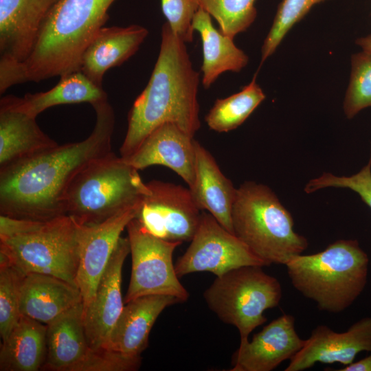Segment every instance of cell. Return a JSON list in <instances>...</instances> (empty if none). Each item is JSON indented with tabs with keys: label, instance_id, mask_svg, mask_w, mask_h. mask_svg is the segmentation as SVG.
I'll return each mask as SVG.
<instances>
[{
	"label": "cell",
	"instance_id": "1",
	"mask_svg": "<svg viewBox=\"0 0 371 371\" xmlns=\"http://www.w3.org/2000/svg\"><path fill=\"white\" fill-rule=\"evenodd\" d=\"M95 124L82 141L58 145L0 170V214L48 221L61 215L76 175L92 160L111 152L115 114L108 99L92 104Z\"/></svg>",
	"mask_w": 371,
	"mask_h": 371
},
{
	"label": "cell",
	"instance_id": "2",
	"mask_svg": "<svg viewBox=\"0 0 371 371\" xmlns=\"http://www.w3.org/2000/svg\"><path fill=\"white\" fill-rule=\"evenodd\" d=\"M199 84V74L192 66L186 43L165 23L150 78L129 111L120 157L131 155L155 128L165 123L194 137L201 126Z\"/></svg>",
	"mask_w": 371,
	"mask_h": 371
},
{
	"label": "cell",
	"instance_id": "3",
	"mask_svg": "<svg viewBox=\"0 0 371 371\" xmlns=\"http://www.w3.org/2000/svg\"><path fill=\"white\" fill-rule=\"evenodd\" d=\"M115 0H57L47 14L35 45L20 67L21 83L78 71L82 54L109 19Z\"/></svg>",
	"mask_w": 371,
	"mask_h": 371
},
{
	"label": "cell",
	"instance_id": "4",
	"mask_svg": "<svg viewBox=\"0 0 371 371\" xmlns=\"http://www.w3.org/2000/svg\"><path fill=\"white\" fill-rule=\"evenodd\" d=\"M369 258L357 240H338L324 250L300 254L285 266L293 286L314 301L318 309L338 313L363 291Z\"/></svg>",
	"mask_w": 371,
	"mask_h": 371
},
{
	"label": "cell",
	"instance_id": "5",
	"mask_svg": "<svg viewBox=\"0 0 371 371\" xmlns=\"http://www.w3.org/2000/svg\"><path fill=\"white\" fill-rule=\"evenodd\" d=\"M232 223L234 234L265 266L285 265L308 248L290 212L265 185L245 181L237 188Z\"/></svg>",
	"mask_w": 371,
	"mask_h": 371
},
{
	"label": "cell",
	"instance_id": "6",
	"mask_svg": "<svg viewBox=\"0 0 371 371\" xmlns=\"http://www.w3.org/2000/svg\"><path fill=\"white\" fill-rule=\"evenodd\" d=\"M148 190L138 170L111 151L74 177L64 198L65 214L80 225L98 224L138 204Z\"/></svg>",
	"mask_w": 371,
	"mask_h": 371
},
{
	"label": "cell",
	"instance_id": "7",
	"mask_svg": "<svg viewBox=\"0 0 371 371\" xmlns=\"http://www.w3.org/2000/svg\"><path fill=\"white\" fill-rule=\"evenodd\" d=\"M0 260L24 275L53 276L78 287V225L67 215L30 220L23 232L0 238Z\"/></svg>",
	"mask_w": 371,
	"mask_h": 371
},
{
	"label": "cell",
	"instance_id": "8",
	"mask_svg": "<svg viewBox=\"0 0 371 371\" xmlns=\"http://www.w3.org/2000/svg\"><path fill=\"white\" fill-rule=\"evenodd\" d=\"M261 266H243L216 276L204 291L210 309L223 322L238 330L240 341L264 324L266 310L278 306L282 290L279 280Z\"/></svg>",
	"mask_w": 371,
	"mask_h": 371
},
{
	"label": "cell",
	"instance_id": "9",
	"mask_svg": "<svg viewBox=\"0 0 371 371\" xmlns=\"http://www.w3.org/2000/svg\"><path fill=\"white\" fill-rule=\"evenodd\" d=\"M83 304H76L47 324V355L41 370L134 371L141 357L130 358L113 350H94L88 343Z\"/></svg>",
	"mask_w": 371,
	"mask_h": 371
},
{
	"label": "cell",
	"instance_id": "10",
	"mask_svg": "<svg viewBox=\"0 0 371 371\" xmlns=\"http://www.w3.org/2000/svg\"><path fill=\"white\" fill-rule=\"evenodd\" d=\"M126 229L132 268L124 304L149 295H171L186 302L189 293L180 282L172 262L173 252L182 243L153 236L135 218L128 223Z\"/></svg>",
	"mask_w": 371,
	"mask_h": 371
},
{
	"label": "cell",
	"instance_id": "11",
	"mask_svg": "<svg viewBox=\"0 0 371 371\" xmlns=\"http://www.w3.org/2000/svg\"><path fill=\"white\" fill-rule=\"evenodd\" d=\"M135 218L153 236L172 242L190 241L200 223L201 210L189 188L159 180L147 183Z\"/></svg>",
	"mask_w": 371,
	"mask_h": 371
},
{
	"label": "cell",
	"instance_id": "12",
	"mask_svg": "<svg viewBox=\"0 0 371 371\" xmlns=\"http://www.w3.org/2000/svg\"><path fill=\"white\" fill-rule=\"evenodd\" d=\"M57 0H0V90L17 85L42 23Z\"/></svg>",
	"mask_w": 371,
	"mask_h": 371
},
{
	"label": "cell",
	"instance_id": "13",
	"mask_svg": "<svg viewBox=\"0 0 371 371\" xmlns=\"http://www.w3.org/2000/svg\"><path fill=\"white\" fill-rule=\"evenodd\" d=\"M249 265L265 264L210 214L202 212L198 229L186 252L176 261L175 269L179 278L202 271L219 276Z\"/></svg>",
	"mask_w": 371,
	"mask_h": 371
},
{
	"label": "cell",
	"instance_id": "14",
	"mask_svg": "<svg viewBox=\"0 0 371 371\" xmlns=\"http://www.w3.org/2000/svg\"><path fill=\"white\" fill-rule=\"evenodd\" d=\"M140 202L100 223L78 224L79 261L76 280L82 297L83 308L93 300L121 234L135 217Z\"/></svg>",
	"mask_w": 371,
	"mask_h": 371
},
{
	"label": "cell",
	"instance_id": "15",
	"mask_svg": "<svg viewBox=\"0 0 371 371\" xmlns=\"http://www.w3.org/2000/svg\"><path fill=\"white\" fill-rule=\"evenodd\" d=\"M130 253L128 237H120L108 265L98 283L91 302L84 309L83 320L86 337L94 350H111V337L122 313V271Z\"/></svg>",
	"mask_w": 371,
	"mask_h": 371
},
{
	"label": "cell",
	"instance_id": "16",
	"mask_svg": "<svg viewBox=\"0 0 371 371\" xmlns=\"http://www.w3.org/2000/svg\"><path fill=\"white\" fill-rule=\"evenodd\" d=\"M371 351V317L354 323L346 331L337 333L326 325L315 328L301 350L290 360L285 371H302L317 363L352 362L361 352Z\"/></svg>",
	"mask_w": 371,
	"mask_h": 371
},
{
	"label": "cell",
	"instance_id": "17",
	"mask_svg": "<svg viewBox=\"0 0 371 371\" xmlns=\"http://www.w3.org/2000/svg\"><path fill=\"white\" fill-rule=\"evenodd\" d=\"M304 341L295 330L294 317L282 314L255 334L251 341L240 342L229 370L271 371L296 355Z\"/></svg>",
	"mask_w": 371,
	"mask_h": 371
},
{
	"label": "cell",
	"instance_id": "18",
	"mask_svg": "<svg viewBox=\"0 0 371 371\" xmlns=\"http://www.w3.org/2000/svg\"><path fill=\"white\" fill-rule=\"evenodd\" d=\"M195 139L171 123L155 128L129 157L122 158L137 170L161 165L175 172L192 187L195 179Z\"/></svg>",
	"mask_w": 371,
	"mask_h": 371
},
{
	"label": "cell",
	"instance_id": "19",
	"mask_svg": "<svg viewBox=\"0 0 371 371\" xmlns=\"http://www.w3.org/2000/svg\"><path fill=\"white\" fill-rule=\"evenodd\" d=\"M148 34V30L139 25L102 27L85 50L80 70L102 87L105 72L133 56Z\"/></svg>",
	"mask_w": 371,
	"mask_h": 371
},
{
	"label": "cell",
	"instance_id": "20",
	"mask_svg": "<svg viewBox=\"0 0 371 371\" xmlns=\"http://www.w3.org/2000/svg\"><path fill=\"white\" fill-rule=\"evenodd\" d=\"M180 302L171 295H149L125 304L111 334V350L127 357H141L159 315L166 307Z\"/></svg>",
	"mask_w": 371,
	"mask_h": 371
},
{
	"label": "cell",
	"instance_id": "21",
	"mask_svg": "<svg viewBox=\"0 0 371 371\" xmlns=\"http://www.w3.org/2000/svg\"><path fill=\"white\" fill-rule=\"evenodd\" d=\"M4 97L0 100V170L54 148L58 144Z\"/></svg>",
	"mask_w": 371,
	"mask_h": 371
},
{
	"label": "cell",
	"instance_id": "22",
	"mask_svg": "<svg viewBox=\"0 0 371 371\" xmlns=\"http://www.w3.org/2000/svg\"><path fill=\"white\" fill-rule=\"evenodd\" d=\"M82 302L79 289L59 278L30 273L24 276L20 296V314L47 324Z\"/></svg>",
	"mask_w": 371,
	"mask_h": 371
},
{
	"label": "cell",
	"instance_id": "23",
	"mask_svg": "<svg viewBox=\"0 0 371 371\" xmlns=\"http://www.w3.org/2000/svg\"><path fill=\"white\" fill-rule=\"evenodd\" d=\"M195 179L190 188L199 207L234 234L232 211L237 188L221 172L210 153L195 140Z\"/></svg>",
	"mask_w": 371,
	"mask_h": 371
},
{
	"label": "cell",
	"instance_id": "24",
	"mask_svg": "<svg viewBox=\"0 0 371 371\" xmlns=\"http://www.w3.org/2000/svg\"><path fill=\"white\" fill-rule=\"evenodd\" d=\"M192 26L201 38L202 85L209 88L225 71L239 72L248 63L247 54L212 24L211 16L201 7L196 12Z\"/></svg>",
	"mask_w": 371,
	"mask_h": 371
},
{
	"label": "cell",
	"instance_id": "25",
	"mask_svg": "<svg viewBox=\"0 0 371 371\" xmlns=\"http://www.w3.org/2000/svg\"><path fill=\"white\" fill-rule=\"evenodd\" d=\"M3 97L14 107L34 117L54 106L82 102L92 105L108 99L103 88L96 85L80 70L60 76L58 82L48 91L29 93L23 98Z\"/></svg>",
	"mask_w": 371,
	"mask_h": 371
},
{
	"label": "cell",
	"instance_id": "26",
	"mask_svg": "<svg viewBox=\"0 0 371 371\" xmlns=\"http://www.w3.org/2000/svg\"><path fill=\"white\" fill-rule=\"evenodd\" d=\"M47 324L21 315L0 349L1 371H38L46 358Z\"/></svg>",
	"mask_w": 371,
	"mask_h": 371
},
{
	"label": "cell",
	"instance_id": "27",
	"mask_svg": "<svg viewBox=\"0 0 371 371\" xmlns=\"http://www.w3.org/2000/svg\"><path fill=\"white\" fill-rule=\"evenodd\" d=\"M265 98V94L257 84L255 76L240 91L217 99L205 121L214 131L229 132L240 126Z\"/></svg>",
	"mask_w": 371,
	"mask_h": 371
},
{
	"label": "cell",
	"instance_id": "28",
	"mask_svg": "<svg viewBox=\"0 0 371 371\" xmlns=\"http://www.w3.org/2000/svg\"><path fill=\"white\" fill-rule=\"evenodd\" d=\"M199 5L219 25L220 31L232 38L254 21L255 0H198Z\"/></svg>",
	"mask_w": 371,
	"mask_h": 371
},
{
	"label": "cell",
	"instance_id": "29",
	"mask_svg": "<svg viewBox=\"0 0 371 371\" xmlns=\"http://www.w3.org/2000/svg\"><path fill=\"white\" fill-rule=\"evenodd\" d=\"M371 106V54L362 51L351 58V73L344 102L348 119Z\"/></svg>",
	"mask_w": 371,
	"mask_h": 371
},
{
	"label": "cell",
	"instance_id": "30",
	"mask_svg": "<svg viewBox=\"0 0 371 371\" xmlns=\"http://www.w3.org/2000/svg\"><path fill=\"white\" fill-rule=\"evenodd\" d=\"M5 260H0V335L5 339L18 322L21 286L24 277Z\"/></svg>",
	"mask_w": 371,
	"mask_h": 371
},
{
	"label": "cell",
	"instance_id": "31",
	"mask_svg": "<svg viewBox=\"0 0 371 371\" xmlns=\"http://www.w3.org/2000/svg\"><path fill=\"white\" fill-rule=\"evenodd\" d=\"M324 0H283L280 4L272 26L261 50V64L276 49L293 26L317 3Z\"/></svg>",
	"mask_w": 371,
	"mask_h": 371
},
{
	"label": "cell",
	"instance_id": "32",
	"mask_svg": "<svg viewBox=\"0 0 371 371\" xmlns=\"http://www.w3.org/2000/svg\"><path fill=\"white\" fill-rule=\"evenodd\" d=\"M330 187L350 189L357 193L371 208V153L368 163L357 174L349 177H339L330 172H324L321 176L310 180L304 191L306 193H311Z\"/></svg>",
	"mask_w": 371,
	"mask_h": 371
},
{
	"label": "cell",
	"instance_id": "33",
	"mask_svg": "<svg viewBox=\"0 0 371 371\" xmlns=\"http://www.w3.org/2000/svg\"><path fill=\"white\" fill-rule=\"evenodd\" d=\"M161 10L173 32L185 43L193 40L194 16L200 8L198 0H161Z\"/></svg>",
	"mask_w": 371,
	"mask_h": 371
},
{
	"label": "cell",
	"instance_id": "34",
	"mask_svg": "<svg viewBox=\"0 0 371 371\" xmlns=\"http://www.w3.org/2000/svg\"><path fill=\"white\" fill-rule=\"evenodd\" d=\"M338 371H371V351L363 359L337 370Z\"/></svg>",
	"mask_w": 371,
	"mask_h": 371
},
{
	"label": "cell",
	"instance_id": "35",
	"mask_svg": "<svg viewBox=\"0 0 371 371\" xmlns=\"http://www.w3.org/2000/svg\"><path fill=\"white\" fill-rule=\"evenodd\" d=\"M356 43L361 47L362 51L371 54V34L358 38Z\"/></svg>",
	"mask_w": 371,
	"mask_h": 371
}]
</instances>
